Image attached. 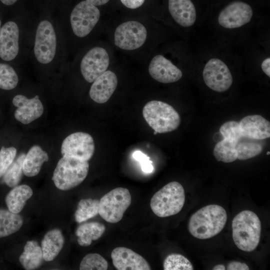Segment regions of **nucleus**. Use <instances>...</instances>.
<instances>
[{
  "label": "nucleus",
  "mask_w": 270,
  "mask_h": 270,
  "mask_svg": "<svg viewBox=\"0 0 270 270\" xmlns=\"http://www.w3.org/2000/svg\"><path fill=\"white\" fill-rule=\"evenodd\" d=\"M227 221L224 208L218 204L207 205L192 215L188 223V230L194 238L208 239L218 234Z\"/></svg>",
  "instance_id": "obj_1"
},
{
  "label": "nucleus",
  "mask_w": 270,
  "mask_h": 270,
  "mask_svg": "<svg viewBox=\"0 0 270 270\" xmlns=\"http://www.w3.org/2000/svg\"><path fill=\"white\" fill-rule=\"evenodd\" d=\"M232 226V238L239 249L250 252L256 248L260 240L261 222L254 212H240L234 218Z\"/></svg>",
  "instance_id": "obj_2"
},
{
  "label": "nucleus",
  "mask_w": 270,
  "mask_h": 270,
  "mask_svg": "<svg viewBox=\"0 0 270 270\" xmlns=\"http://www.w3.org/2000/svg\"><path fill=\"white\" fill-rule=\"evenodd\" d=\"M88 170V161L63 156L57 164L52 180L58 189L68 190L80 184L86 178Z\"/></svg>",
  "instance_id": "obj_3"
},
{
  "label": "nucleus",
  "mask_w": 270,
  "mask_h": 270,
  "mask_svg": "<svg viewBox=\"0 0 270 270\" xmlns=\"http://www.w3.org/2000/svg\"><path fill=\"white\" fill-rule=\"evenodd\" d=\"M184 202L183 186L177 182H172L154 194L150 206L156 215L165 218L178 214L183 208Z\"/></svg>",
  "instance_id": "obj_4"
},
{
  "label": "nucleus",
  "mask_w": 270,
  "mask_h": 270,
  "mask_svg": "<svg viewBox=\"0 0 270 270\" xmlns=\"http://www.w3.org/2000/svg\"><path fill=\"white\" fill-rule=\"evenodd\" d=\"M142 114L148 124L158 133H166L176 130L180 126V118L176 110L169 104L158 100L147 102Z\"/></svg>",
  "instance_id": "obj_5"
},
{
  "label": "nucleus",
  "mask_w": 270,
  "mask_h": 270,
  "mask_svg": "<svg viewBox=\"0 0 270 270\" xmlns=\"http://www.w3.org/2000/svg\"><path fill=\"white\" fill-rule=\"evenodd\" d=\"M131 202V195L128 189L115 188L100 200L98 214L107 222L116 223L122 219Z\"/></svg>",
  "instance_id": "obj_6"
},
{
  "label": "nucleus",
  "mask_w": 270,
  "mask_h": 270,
  "mask_svg": "<svg viewBox=\"0 0 270 270\" xmlns=\"http://www.w3.org/2000/svg\"><path fill=\"white\" fill-rule=\"evenodd\" d=\"M202 77L205 84L211 90L219 92L228 90L232 84L229 68L222 59L214 57L206 62Z\"/></svg>",
  "instance_id": "obj_7"
},
{
  "label": "nucleus",
  "mask_w": 270,
  "mask_h": 270,
  "mask_svg": "<svg viewBox=\"0 0 270 270\" xmlns=\"http://www.w3.org/2000/svg\"><path fill=\"white\" fill-rule=\"evenodd\" d=\"M252 16L253 10L250 4L242 1H234L221 10L217 22L223 29L234 30L248 24Z\"/></svg>",
  "instance_id": "obj_8"
},
{
  "label": "nucleus",
  "mask_w": 270,
  "mask_h": 270,
  "mask_svg": "<svg viewBox=\"0 0 270 270\" xmlns=\"http://www.w3.org/2000/svg\"><path fill=\"white\" fill-rule=\"evenodd\" d=\"M100 17V12L94 5L82 1L72 10L70 16V24L74 34L83 38L88 34Z\"/></svg>",
  "instance_id": "obj_9"
},
{
  "label": "nucleus",
  "mask_w": 270,
  "mask_h": 270,
  "mask_svg": "<svg viewBox=\"0 0 270 270\" xmlns=\"http://www.w3.org/2000/svg\"><path fill=\"white\" fill-rule=\"evenodd\" d=\"M56 47V38L52 24L47 20L40 22L38 26L34 53L36 60L46 64L54 58Z\"/></svg>",
  "instance_id": "obj_10"
},
{
  "label": "nucleus",
  "mask_w": 270,
  "mask_h": 270,
  "mask_svg": "<svg viewBox=\"0 0 270 270\" xmlns=\"http://www.w3.org/2000/svg\"><path fill=\"white\" fill-rule=\"evenodd\" d=\"M147 36L146 28L136 21L122 23L116 28L114 34L115 44L125 50H134L144 43Z\"/></svg>",
  "instance_id": "obj_11"
},
{
  "label": "nucleus",
  "mask_w": 270,
  "mask_h": 270,
  "mask_svg": "<svg viewBox=\"0 0 270 270\" xmlns=\"http://www.w3.org/2000/svg\"><path fill=\"white\" fill-rule=\"evenodd\" d=\"M95 146L88 134L76 132L68 136L62 142L61 153L63 156L88 161L94 155Z\"/></svg>",
  "instance_id": "obj_12"
},
{
  "label": "nucleus",
  "mask_w": 270,
  "mask_h": 270,
  "mask_svg": "<svg viewBox=\"0 0 270 270\" xmlns=\"http://www.w3.org/2000/svg\"><path fill=\"white\" fill-rule=\"evenodd\" d=\"M109 62V56L104 48L98 46L93 48L82 60V74L87 82H94L106 70Z\"/></svg>",
  "instance_id": "obj_13"
},
{
  "label": "nucleus",
  "mask_w": 270,
  "mask_h": 270,
  "mask_svg": "<svg viewBox=\"0 0 270 270\" xmlns=\"http://www.w3.org/2000/svg\"><path fill=\"white\" fill-rule=\"evenodd\" d=\"M12 104L17 107L14 114L16 119L24 124L38 119L44 112L43 105L38 95L32 98L16 95L12 100Z\"/></svg>",
  "instance_id": "obj_14"
},
{
  "label": "nucleus",
  "mask_w": 270,
  "mask_h": 270,
  "mask_svg": "<svg viewBox=\"0 0 270 270\" xmlns=\"http://www.w3.org/2000/svg\"><path fill=\"white\" fill-rule=\"evenodd\" d=\"M148 72L154 79L164 84L176 82L182 76V70L161 54L152 58L148 66Z\"/></svg>",
  "instance_id": "obj_15"
},
{
  "label": "nucleus",
  "mask_w": 270,
  "mask_h": 270,
  "mask_svg": "<svg viewBox=\"0 0 270 270\" xmlns=\"http://www.w3.org/2000/svg\"><path fill=\"white\" fill-rule=\"evenodd\" d=\"M112 264L118 270H150L148 262L130 248L117 247L111 253Z\"/></svg>",
  "instance_id": "obj_16"
},
{
  "label": "nucleus",
  "mask_w": 270,
  "mask_h": 270,
  "mask_svg": "<svg viewBox=\"0 0 270 270\" xmlns=\"http://www.w3.org/2000/svg\"><path fill=\"white\" fill-rule=\"evenodd\" d=\"M19 30L14 22L4 24L0 30V58L4 60H14L18 52Z\"/></svg>",
  "instance_id": "obj_17"
},
{
  "label": "nucleus",
  "mask_w": 270,
  "mask_h": 270,
  "mask_svg": "<svg viewBox=\"0 0 270 270\" xmlns=\"http://www.w3.org/2000/svg\"><path fill=\"white\" fill-rule=\"evenodd\" d=\"M118 84L116 74L110 70H106L93 82L90 90V96L95 102H106L115 91Z\"/></svg>",
  "instance_id": "obj_18"
},
{
  "label": "nucleus",
  "mask_w": 270,
  "mask_h": 270,
  "mask_svg": "<svg viewBox=\"0 0 270 270\" xmlns=\"http://www.w3.org/2000/svg\"><path fill=\"white\" fill-rule=\"evenodd\" d=\"M242 136L262 140L270 136V123L258 114L244 117L239 122Z\"/></svg>",
  "instance_id": "obj_19"
},
{
  "label": "nucleus",
  "mask_w": 270,
  "mask_h": 270,
  "mask_svg": "<svg viewBox=\"0 0 270 270\" xmlns=\"http://www.w3.org/2000/svg\"><path fill=\"white\" fill-rule=\"evenodd\" d=\"M169 12L174 20L185 28L193 26L196 20V12L191 0H168Z\"/></svg>",
  "instance_id": "obj_20"
},
{
  "label": "nucleus",
  "mask_w": 270,
  "mask_h": 270,
  "mask_svg": "<svg viewBox=\"0 0 270 270\" xmlns=\"http://www.w3.org/2000/svg\"><path fill=\"white\" fill-rule=\"evenodd\" d=\"M48 160V154L38 145L32 146L26 155L22 164L24 174L28 177L37 175L44 162Z\"/></svg>",
  "instance_id": "obj_21"
},
{
  "label": "nucleus",
  "mask_w": 270,
  "mask_h": 270,
  "mask_svg": "<svg viewBox=\"0 0 270 270\" xmlns=\"http://www.w3.org/2000/svg\"><path fill=\"white\" fill-rule=\"evenodd\" d=\"M62 232L57 228L48 232L42 241V250L44 260L50 262L59 254L64 244Z\"/></svg>",
  "instance_id": "obj_22"
},
{
  "label": "nucleus",
  "mask_w": 270,
  "mask_h": 270,
  "mask_svg": "<svg viewBox=\"0 0 270 270\" xmlns=\"http://www.w3.org/2000/svg\"><path fill=\"white\" fill-rule=\"evenodd\" d=\"M19 260L22 266L26 270L36 269L42 264L44 260L42 248L36 241L27 242Z\"/></svg>",
  "instance_id": "obj_23"
},
{
  "label": "nucleus",
  "mask_w": 270,
  "mask_h": 270,
  "mask_svg": "<svg viewBox=\"0 0 270 270\" xmlns=\"http://www.w3.org/2000/svg\"><path fill=\"white\" fill-rule=\"evenodd\" d=\"M32 194V189L28 185L22 184L14 187L6 197L8 210L16 214L20 212Z\"/></svg>",
  "instance_id": "obj_24"
},
{
  "label": "nucleus",
  "mask_w": 270,
  "mask_h": 270,
  "mask_svg": "<svg viewBox=\"0 0 270 270\" xmlns=\"http://www.w3.org/2000/svg\"><path fill=\"white\" fill-rule=\"evenodd\" d=\"M106 230L105 226L96 222L80 224L76 230L78 244L82 246H88L92 240L99 239Z\"/></svg>",
  "instance_id": "obj_25"
},
{
  "label": "nucleus",
  "mask_w": 270,
  "mask_h": 270,
  "mask_svg": "<svg viewBox=\"0 0 270 270\" xmlns=\"http://www.w3.org/2000/svg\"><path fill=\"white\" fill-rule=\"evenodd\" d=\"M23 224V218L18 214L0 209V238L18 231Z\"/></svg>",
  "instance_id": "obj_26"
},
{
  "label": "nucleus",
  "mask_w": 270,
  "mask_h": 270,
  "mask_svg": "<svg viewBox=\"0 0 270 270\" xmlns=\"http://www.w3.org/2000/svg\"><path fill=\"white\" fill-rule=\"evenodd\" d=\"M259 140L244 136L241 137L236 142V146L237 160H246L260 154L263 150V146Z\"/></svg>",
  "instance_id": "obj_27"
},
{
  "label": "nucleus",
  "mask_w": 270,
  "mask_h": 270,
  "mask_svg": "<svg viewBox=\"0 0 270 270\" xmlns=\"http://www.w3.org/2000/svg\"><path fill=\"white\" fill-rule=\"evenodd\" d=\"M236 142L224 138L218 142L214 149L213 154L216 159L226 163L233 162L237 160L236 150Z\"/></svg>",
  "instance_id": "obj_28"
},
{
  "label": "nucleus",
  "mask_w": 270,
  "mask_h": 270,
  "mask_svg": "<svg viewBox=\"0 0 270 270\" xmlns=\"http://www.w3.org/2000/svg\"><path fill=\"white\" fill-rule=\"evenodd\" d=\"M99 200L87 198L81 200L74 214V218L78 223H82L98 214Z\"/></svg>",
  "instance_id": "obj_29"
},
{
  "label": "nucleus",
  "mask_w": 270,
  "mask_h": 270,
  "mask_svg": "<svg viewBox=\"0 0 270 270\" xmlns=\"http://www.w3.org/2000/svg\"><path fill=\"white\" fill-rule=\"evenodd\" d=\"M26 154L21 153L4 174L3 180L9 187L14 188L20 182L23 174L22 164Z\"/></svg>",
  "instance_id": "obj_30"
},
{
  "label": "nucleus",
  "mask_w": 270,
  "mask_h": 270,
  "mask_svg": "<svg viewBox=\"0 0 270 270\" xmlns=\"http://www.w3.org/2000/svg\"><path fill=\"white\" fill-rule=\"evenodd\" d=\"M164 270H193L190 262L184 256L178 254H171L164 260Z\"/></svg>",
  "instance_id": "obj_31"
},
{
  "label": "nucleus",
  "mask_w": 270,
  "mask_h": 270,
  "mask_svg": "<svg viewBox=\"0 0 270 270\" xmlns=\"http://www.w3.org/2000/svg\"><path fill=\"white\" fill-rule=\"evenodd\" d=\"M18 78L14 69L10 66L0 63V88L10 90L16 87Z\"/></svg>",
  "instance_id": "obj_32"
},
{
  "label": "nucleus",
  "mask_w": 270,
  "mask_h": 270,
  "mask_svg": "<svg viewBox=\"0 0 270 270\" xmlns=\"http://www.w3.org/2000/svg\"><path fill=\"white\" fill-rule=\"evenodd\" d=\"M108 268L106 260L98 254H89L82 260L80 270H106Z\"/></svg>",
  "instance_id": "obj_33"
},
{
  "label": "nucleus",
  "mask_w": 270,
  "mask_h": 270,
  "mask_svg": "<svg viewBox=\"0 0 270 270\" xmlns=\"http://www.w3.org/2000/svg\"><path fill=\"white\" fill-rule=\"evenodd\" d=\"M220 132L224 138L236 142L242 136L239 123L233 120L224 123L220 126Z\"/></svg>",
  "instance_id": "obj_34"
},
{
  "label": "nucleus",
  "mask_w": 270,
  "mask_h": 270,
  "mask_svg": "<svg viewBox=\"0 0 270 270\" xmlns=\"http://www.w3.org/2000/svg\"><path fill=\"white\" fill-rule=\"evenodd\" d=\"M16 154V149L13 146H2L0 150V178L13 162Z\"/></svg>",
  "instance_id": "obj_35"
},
{
  "label": "nucleus",
  "mask_w": 270,
  "mask_h": 270,
  "mask_svg": "<svg viewBox=\"0 0 270 270\" xmlns=\"http://www.w3.org/2000/svg\"><path fill=\"white\" fill-rule=\"evenodd\" d=\"M132 157L140 162L142 172L145 173H150L153 171L152 162L146 154L140 150H136L133 153Z\"/></svg>",
  "instance_id": "obj_36"
},
{
  "label": "nucleus",
  "mask_w": 270,
  "mask_h": 270,
  "mask_svg": "<svg viewBox=\"0 0 270 270\" xmlns=\"http://www.w3.org/2000/svg\"><path fill=\"white\" fill-rule=\"evenodd\" d=\"M228 270H248V266L244 262L237 261H232L230 262L227 266Z\"/></svg>",
  "instance_id": "obj_37"
},
{
  "label": "nucleus",
  "mask_w": 270,
  "mask_h": 270,
  "mask_svg": "<svg viewBox=\"0 0 270 270\" xmlns=\"http://www.w3.org/2000/svg\"><path fill=\"white\" fill-rule=\"evenodd\" d=\"M145 0H120L122 3L126 8L136 9L143 4Z\"/></svg>",
  "instance_id": "obj_38"
},
{
  "label": "nucleus",
  "mask_w": 270,
  "mask_h": 270,
  "mask_svg": "<svg viewBox=\"0 0 270 270\" xmlns=\"http://www.w3.org/2000/svg\"><path fill=\"white\" fill-rule=\"evenodd\" d=\"M261 68L262 72L268 77H270V58H265L261 62Z\"/></svg>",
  "instance_id": "obj_39"
},
{
  "label": "nucleus",
  "mask_w": 270,
  "mask_h": 270,
  "mask_svg": "<svg viewBox=\"0 0 270 270\" xmlns=\"http://www.w3.org/2000/svg\"><path fill=\"white\" fill-rule=\"evenodd\" d=\"M92 4L98 6H102L106 4L110 0H85Z\"/></svg>",
  "instance_id": "obj_40"
},
{
  "label": "nucleus",
  "mask_w": 270,
  "mask_h": 270,
  "mask_svg": "<svg viewBox=\"0 0 270 270\" xmlns=\"http://www.w3.org/2000/svg\"><path fill=\"white\" fill-rule=\"evenodd\" d=\"M5 5L10 6L14 4L18 0H0Z\"/></svg>",
  "instance_id": "obj_41"
},
{
  "label": "nucleus",
  "mask_w": 270,
  "mask_h": 270,
  "mask_svg": "<svg viewBox=\"0 0 270 270\" xmlns=\"http://www.w3.org/2000/svg\"><path fill=\"white\" fill-rule=\"evenodd\" d=\"M226 269L224 266L222 264L216 265L212 268L213 270H225Z\"/></svg>",
  "instance_id": "obj_42"
},
{
  "label": "nucleus",
  "mask_w": 270,
  "mask_h": 270,
  "mask_svg": "<svg viewBox=\"0 0 270 270\" xmlns=\"http://www.w3.org/2000/svg\"><path fill=\"white\" fill-rule=\"evenodd\" d=\"M154 134H158V132H156L154 131Z\"/></svg>",
  "instance_id": "obj_43"
},
{
  "label": "nucleus",
  "mask_w": 270,
  "mask_h": 270,
  "mask_svg": "<svg viewBox=\"0 0 270 270\" xmlns=\"http://www.w3.org/2000/svg\"><path fill=\"white\" fill-rule=\"evenodd\" d=\"M270 154V152H266V154L268 155V154Z\"/></svg>",
  "instance_id": "obj_44"
},
{
  "label": "nucleus",
  "mask_w": 270,
  "mask_h": 270,
  "mask_svg": "<svg viewBox=\"0 0 270 270\" xmlns=\"http://www.w3.org/2000/svg\"><path fill=\"white\" fill-rule=\"evenodd\" d=\"M0 25H1V22H0Z\"/></svg>",
  "instance_id": "obj_45"
}]
</instances>
